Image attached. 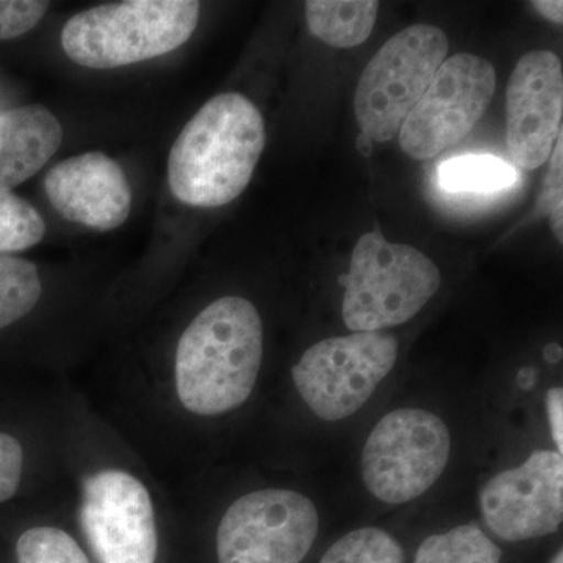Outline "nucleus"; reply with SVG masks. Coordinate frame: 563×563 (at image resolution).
<instances>
[{
    "mask_svg": "<svg viewBox=\"0 0 563 563\" xmlns=\"http://www.w3.org/2000/svg\"><path fill=\"white\" fill-rule=\"evenodd\" d=\"M263 358L257 307L242 296L207 306L181 333L176 352V390L188 412L214 417L250 399Z\"/></svg>",
    "mask_w": 563,
    "mask_h": 563,
    "instance_id": "f257e3e1",
    "label": "nucleus"
},
{
    "mask_svg": "<svg viewBox=\"0 0 563 563\" xmlns=\"http://www.w3.org/2000/svg\"><path fill=\"white\" fill-rule=\"evenodd\" d=\"M265 144V121L246 96H214L187 122L169 152L173 195L203 209L235 201L250 185Z\"/></svg>",
    "mask_w": 563,
    "mask_h": 563,
    "instance_id": "f03ea898",
    "label": "nucleus"
},
{
    "mask_svg": "<svg viewBox=\"0 0 563 563\" xmlns=\"http://www.w3.org/2000/svg\"><path fill=\"white\" fill-rule=\"evenodd\" d=\"M196 0H125L92 7L66 22V55L91 69H113L176 51L198 27Z\"/></svg>",
    "mask_w": 563,
    "mask_h": 563,
    "instance_id": "7ed1b4c3",
    "label": "nucleus"
},
{
    "mask_svg": "<svg viewBox=\"0 0 563 563\" xmlns=\"http://www.w3.org/2000/svg\"><path fill=\"white\" fill-rule=\"evenodd\" d=\"M442 285L435 263L380 232L361 236L344 277L343 320L352 332H379L420 312Z\"/></svg>",
    "mask_w": 563,
    "mask_h": 563,
    "instance_id": "20e7f679",
    "label": "nucleus"
},
{
    "mask_svg": "<svg viewBox=\"0 0 563 563\" xmlns=\"http://www.w3.org/2000/svg\"><path fill=\"white\" fill-rule=\"evenodd\" d=\"M446 33L431 24H415L396 33L377 51L357 84L355 118L363 135L390 141L428 90L446 60Z\"/></svg>",
    "mask_w": 563,
    "mask_h": 563,
    "instance_id": "39448f33",
    "label": "nucleus"
},
{
    "mask_svg": "<svg viewBox=\"0 0 563 563\" xmlns=\"http://www.w3.org/2000/svg\"><path fill=\"white\" fill-rule=\"evenodd\" d=\"M398 342L390 333L354 332L309 347L291 369L303 402L325 421H340L362 409L390 374Z\"/></svg>",
    "mask_w": 563,
    "mask_h": 563,
    "instance_id": "423d86ee",
    "label": "nucleus"
},
{
    "mask_svg": "<svg viewBox=\"0 0 563 563\" xmlns=\"http://www.w3.org/2000/svg\"><path fill=\"white\" fill-rule=\"evenodd\" d=\"M450 454V429L442 418L422 409L393 410L366 439L363 481L380 501H413L440 479Z\"/></svg>",
    "mask_w": 563,
    "mask_h": 563,
    "instance_id": "0eeeda50",
    "label": "nucleus"
},
{
    "mask_svg": "<svg viewBox=\"0 0 563 563\" xmlns=\"http://www.w3.org/2000/svg\"><path fill=\"white\" fill-rule=\"evenodd\" d=\"M320 529L312 499L299 492L266 488L229 507L217 532L220 563H301Z\"/></svg>",
    "mask_w": 563,
    "mask_h": 563,
    "instance_id": "6e6552de",
    "label": "nucleus"
},
{
    "mask_svg": "<svg viewBox=\"0 0 563 563\" xmlns=\"http://www.w3.org/2000/svg\"><path fill=\"white\" fill-rule=\"evenodd\" d=\"M496 90L492 63L473 54L446 58L399 131L402 151L429 161L454 146L484 117Z\"/></svg>",
    "mask_w": 563,
    "mask_h": 563,
    "instance_id": "1a4fd4ad",
    "label": "nucleus"
},
{
    "mask_svg": "<svg viewBox=\"0 0 563 563\" xmlns=\"http://www.w3.org/2000/svg\"><path fill=\"white\" fill-rule=\"evenodd\" d=\"M80 523L99 563H155L157 526L150 492L121 470L85 481Z\"/></svg>",
    "mask_w": 563,
    "mask_h": 563,
    "instance_id": "9d476101",
    "label": "nucleus"
},
{
    "mask_svg": "<svg viewBox=\"0 0 563 563\" xmlns=\"http://www.w3.org/2000/svg\"><path fill=\"white\" fill-rule=\"evenodd\" d=\"M485 525L506 542L550 536L563 520V459L536 451L517 468L493 476L481 490Z\"/></svg>",
    "mask_w": 563,
    "mask_h": 563,
    "instance_id": "9b49d317",
    "label": "nucleus"
},
{
    "mask_svg": "<svg viewBox=\"0 0 563 563\" xmlns=\"http://www.w3.org/2000/svg\"><path fill=\"white\" fill-rule=\"evenodd\" d=\"M506 114L510 157L526 172L540 168L563 132V69L554 52L520 58L507 87Z\"/></svg>",
    "mask_w": 563,
    "mask_h": 563,
    "instance_id": "f8f14e48",
    "label": "nucleus"
},
{
    "mask_svg": "<svg viewBox=\"0 0 563 563\" xmlns=\"http://www.w3.org/2000/svg\"><path fill=\"white\" fill-rule=\"evenodd\" d=\"M44 190L60 217L96 231H113L131 214L128 176L120 163L102 152L57 163L44 177Z\"/></svg>",
    "mask_w": 563,
    "mask_h": 563,
    "instance_id": "ddd939ff",
    "label": "nucleus"
},
{
    "mask_svg": "<svg viewBox=\"0 0 563 563\" xmlns=\"http://www.w3.org/2000/svg\"><path fill=\"white\" fill-rule=\"evenodd\" d=\"M63 141L57 118L43 106L0 114V195L31 179L54 157Z\"/></svg>",
    "mask_w": 563,
    "mask_h": 563,
    "instance_id": "4468645a",
    "label": "nucleus"
},
{
    "mask_svg": "<svg viewBox=\"0 0 563 563\" xmlns=\"http://www.w3.org/2000/svg\"><path fill=\"white\" fill-rule=\"evenodd\" d=\"M379 13L376 0H309L306 3L310 32L325 44L347 49L365 43Z\"/></svg>",
    "mask_w": 563,
    "mask_h": 563,
    "instance_id": "2eb2a0df",
    "label": "nucleus"
},
{
    "mask_svg": "<svg viewBox=\"0 0 563 563\" xmlns=\"http://www.w3.org/2000/svg\"><path fill=\"white\" fill-rule=\"evenodd\" d=\"M501 550L477 526L463 525L428 537L415 563H501Z\"/></svg>",
    "mask_w": 563,
    "mask_h": 563,
    "instance_id": "dca6fc26",
    "label": "nucleus"
},
{
    "mask_svg": "<svg viewBox=\"0 0 563 563\" xmlns=\"http://www.w3.org/2000/svg\"><path fill=\"white\" fill-rule=\"evenodd\" d=\"M439 177L448 191L492 192L510 187L517 180V172L492 155H462L444 162Z\"/></svg>",
    "mask_w": 563,
    "mask_h": 563,
    "instance_id": "f3484780",
    "label": "nucleus"
},
{
    "mask_svg": "<svg viewBox=\"0 0 563 563\" xmlns=\"http://www.w3.org/2000/svg\"><path fill=\"white\" fill-rule=\"evenodd\" d=\"M41 292L38 268L32 262L0 255V329L31 313Z\"/></svg>",
    "mask_w": 563,
    "mask_h": 563,
    "instance_id": "a211bd4d",
    "label": "nucleus"
},
{
    "mask_svg": "<svg viewBox=\"0 0 563 563\" xmlns=\"http://www.w3.org/2000/svg\"><path fill=\"white\" fill-rule=\"evenodd\" d=\"M320 563H404V550L383 529L362 528L336 540Z\"/></svg>",
    "mask_w": 563,
    "mask_h": 563,
    "instance_id": "6ab92c4d",
    "label": "nucleus"
},
{
    "mask_svg": "<svg viewBox=\"0 0 563 563\" xmlns=\"http://www.w3.org/2000/svg\"><path fill=\"white\" fill-rule=\"evenodd\" d=\"M38 210L16 195H0V254L31 250L44 239Z\"/></svg>",
    "mask_w": 563,
    "mask_h": 563,
    "instance_id": "aec40b11",
    "label": "nucleus"
},
{
    "mask_svg": "<svg viewBox=\"0 0 563 563\" xmlns=\"http://www.w3.org/2000/svg\"><path fill=\"white\" fill-rule=\"evenodd\" d=\"M18 563H90L68 532L36 526L21 533L16 542Z\"/></svg>",
    "mask_w": 563,
    "mask_h": 563,
    "instance_id": "412c9836",
    "label": "nucleus"
},
{
    "mask_svg": "<svg viewBox=\"0 0 563 563\" xmlns=\"http://www.w3.org/2000/svg\"><path fill=\"white\" fill-rule=\"evenodd\" d=\"M49 10L41 0H0V41L18 38L38 25Z\"/></svg>",
    "mask_w": 563,
    "mask_h": 563,
    "instance_id": "4be33fe9",
    "label": "nucleus"
},
{
    "mask_svg": "<svg viewBox=\"0 0 563 563\" xmlns=\"http://www.w3.org/2000/svg\"><path fill=\"white\" fill-rule=\"evenodd\" d=\"M563 132L555 141L553 152H551L550 172H548L547 181H544L543 207L550 217V225L553 229L555 239L559 243L563 242Z\"/></svg>",
    "mask_w": 563,
    "mask_h": 563,
    "instance_id": "5701e85b",
    "label": "nucleus"
},
{
    "mask_svg": "<svg viewBox=\"0 0 563 563\" xmlns=\"http://www.w3.org/2000/svg\"><path fill=\"white\" fill-rule=\"evenodd\" d=\"M24 473V450L16 437L0 432V503L9 501L20 490Z\"/></svg>",
    "mask_w": 563,
    "mask_h": 563,
    "instance_id": "b1692460",
    "label": "nucleus"
},
{
    "mask_svg": "<svg viewBox=\"0 0 563 563\" xmlns=\"http://www.w3.org/2000/svg\"><path fill=\"white\" fill-rule=\"evenodd\" d=\"M548 418H550L551 433L559 453L563 451V390L561 387L551 388L547 395Z\"/></svg>",
    "mask_w": 563,
    "mask_h": 563,
    "instance_id": "393cba45",
    "label": "nucleus"
},
{
    "mask_svg": "<svg viewBox=\"0 0 563 563\" xmlns=\"http://www.w3.org/2000/svg\"><path fill=\"white\" fill-rule=\"evenodd\" d=\"M532 7L547 20L554 22V24H562L563 3L561 0H536V2H532Z\"/></svg>",
    "mask_w": 563,
    "mask_h": 563,
    "instance_id": "a878e982",
    "label": "nucleus"
},
{
    "mask_svg": "<svg viewBox=\"0 0 563 563\" xmlns=\"http://www.w3.org/2000/svg\"><path fill=\"white\" fill-rule=\"evenodd\" d=\"M372 141H373L372 139H368V136L363 135V133H361V135H358L357 147H358V151H361L362 154L365 155V157H369V155H372V152H373Z\"/></svg>",
    "mask_w": 563,
    "mask_h": 563,
    "instance_id": "bb28decb",
    "label": "nucleus"
},
{
    "mask_svg": "<svg viewBox=\"0 0 563 563\" xmlns=\"http://www.w3.org/2000/svg\"><path fill=\"white\" fill-rule=\"evenodd\" d=\"M544 357H547V361L551 363L561 361V347H559L558 344H550V346L544 350Z\"/></svg>",
    "mask_w": 563,
    "mask_h": 563,
    "instance_id": "cd10ccee",
    "label": "nucleus"
},
{
    "mask_svg": "<svg viewBox=\"0 0 563 563\" xmlns=\"http://www.w3.org/2000/svg\"><path fill=\"white\" fill-rule=\"evenodd\" d=\"M551 563H563L562 551H559V553L554 555L553 561H551Z\"/></svg>",
    "mask_w": 563,
    "mask_h": 563,
    "instance_id": "c85d7f7f",
    "label": "nucleus"
}]
</instances>
